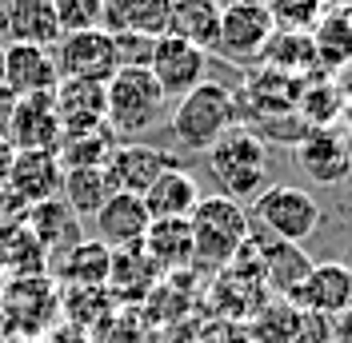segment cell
Listing matches in <instances>:
<instances>
[{"mask_svg":"<svg viewBox=\"0 0 352 343\" xmlns=\"http://www.w3.org/2000/svg\"><path fill=\"white\" fill-rule=\"evenodd\" d=\"M173 0H100V28L136 32V36H164L168 32Z\"/></svg>","mask_w":352,"mask_h":343,"instance_id":"cell-23","label":"cell"},{"mask_svg":"<svg viewBox=\"0 0 352 343\" xmlns=\"http://www.w3.org/2000/svg\"><path fill=\"white\" fill-rule=\"evenodd\" d=\"M329 8H349V0H324Z\"/></svg>","mask_w":352,"mask_h":343,"instance_id":"cell-43","label":"cell"},{"mask_svg":"<svg viewBox=\"0 0 352 343\" xmlns=\"http://www.w3.org/2000/svg\"><path fill=\"white\" fill-rule=\"evenodd\" d=\"M340 124H344V136L352 140V104H344V112H340Z\"/></svg>","mask_w":352,"mask_h":343,"instance_id":"cell-40","label":"cell"},{"mask_svg":"<svg viewBox=\"0 0 352 343\" xmlns=\"http://www.w3.org/2000/svg\"><path fill=\"white\" fill-rule=\"evenodd\" d=\"M60 180H65V168H60L56 152L28 148V152L12 156V168H8L4 188H8V196L21 208H32V204H44V200H56L60 196Z\"/></svg>","mask_w":352,"mask_h":343,"instance_id":"cell-13","label":"cell"},{"mask_svg":"<svg viewBox=\"0 0 352 343\" xmlns=\"http://www.w3.org/2000/svg\"><path fill=\"white\" fill-rule=\"evenodd\" d=\"M116 148V132L112 128H92V132H65L56 140V160L60 168H104V160Z\"/></svg>","mask_w":352,"mask_h":343,"instance_id":"cell-31","label":"cell"},{"mask_svg":"<svg viewBox=\"0 0 352 343\" xmlns=\"http://www.w3.org/2000/svg\"><path fill=\"white\" fill-rule=\"evenodd\" d=\"M48 343H88V335L80 331V327H72V323H68V327H60V331H52Z\"/></svg>","mask_w":352,"mask_h":343,"instance_id":"cell-39","label":"cell"},{"mask_svg":"<svg viewBox=\"0 0 352 343\" xmlns=\"http://www.w3.org/2000/svg\"><path fill=\"white\" fill-rule=\"evenodd\" d=\"M176 160L164 148H153V144H116L112 156L104 160V176H109L112 192H132V196H144V188L153 184L164 168H173Z\"/></svg>","mask_w":352,"mask_h":343,"instance_id":"cell-15","label":"cell"},{"mask_svg":"<svg viewBox=\"0 0 352 343\" xmlns=\"http://www.w3.org/2000/svg\"><path fill=\"white\" fill-rule=\"evenodd\" d=\"M0 92H4V44H0Z\"/></svg>","mask_w":352,"mask_h":343,"instance_id":"cell-42","label":"cell"},{"mask_svg":"<svg viewBox=\"0 0 352 343\" xmlns=\"http://www.w3.org/2000/svg\"><path fill=\"white\" fill-rule=\"evenodd\" d=\"M296 112L308 128H336L340 124V112H344V100L332 84L329 76H312L300 88V100H296Z\"/></svg>","mask_w":352,"mask_h":343,"instance_id":"cell-33","label":"cell"},{"mask_svg":"<svg viewBox=\"0 0 352 343\" xmlns=\"http://www.w3.org/2000/svg\"><path fill=\"white\" fill-rule=\"evenodd\" d=\"M12 156H16V148H12V140L0 132V184L8 180V168H12Z\"/></svg>","mask_w":352,"mask_h":343,"instance_id":"cell-38","label":"cell"},{"mask_svg":"<svg viewBox=\"0 0 352 343\" xmlns=\"http://www.w3.org/2000/svg\"><path fill=\"white\" fill-rule=\"evenodd\" d=\"M60 311V287L52 276H16L4 279L0 287V316H4V335L16 340H36L48 335V327Z\"/></svg>","mask_w":352,"mask_h":343,"instance_id":"cell-6","label":"cell"},{"mask_svg":"<svg viewBox=\"0 0 352 343\" xmlns=\"http://www.w3.org/2000/svg\"><path fill=\"white\" fill-rule=\"evenodd\" d=\"M340 188H344V200H349V208H352V164L344 172V180H340Z\"/></svg>","mask_w":352,"mask_h":343,"instance_id":"cell-41","label":"cell"},{"mask_svg":"<svg viewBox=\"0 0 352 343\" xmlns=\"http://www.w3.org/2000/svg\"><path fill=\"white\" fill-rule=\"evenodd\" d=\"M312 48H316V64L324 76H332L340 64L352 60V8H329L320 24L312 28Z\"/></svg>","mask_w":352,"mask_h":343,"instance_id":"cell-28","label":"cell"},{"mask_svg":"<svg viewBox=\"0 0 352 343\" xmlns=\"http://www.w3.org/2000/svg\"><path fill=\"white\" fill-rule=\"evenodd\" d=\"M188 228H192V263L224 268L252 239V215L228 196H200V204L188 215Z\"/></svg>","mask_w":352,"mask_h":343,"instance_id":"cell-2","label":"cell"},{"mask_svg":"<svg viewBox=\"0 0 352 343\" xmlns=\"http://www.w3.org/2000/svg\"><path fill=\"white\" fill-rule=\"evenodd\" d=\"M300 88L305 80L292 76V72H280V68H256L248 76L244 92H236V108L252 124L261 120H272V116H285V112H296V100H300Z\"/></svg>","mask_w":352,"mask_h":343,"instance_id":"cell-14","label":"cell"},{"mask_svg":"<svg viewBox=\"0 0 352 343\" xmlns=\"http://www.w3.org/2000/svg\"><path fill=\"white\" fill-rule=\"evenodd\" d=\"M236 92L220 80H204L173 108V136L184 152H208L228 128H236Z\"/></svg>","mask_w":352,"mask_h":343,"instance_id":"cell-3","label":"cell"},{"mask_svg":"<svg viewBox=\"0 0 352 343\" xmlns=\"http://www.w3.org/2000/svg\"><path fill=\"white\" fill-rule=\"evenodd\" d=\"M0 268L4 276H48V256H44L36 232L28 228V220L16 215L8 224H0Z\"/></svg>","mask_w":352,"mask_h":343,"instance_id":"cell-24","label":"cell"},{"mask_svg":"<svg viewBox=\"0 0 352 343\" xmlns=\"http://www.w3.org/2000/svg\"><path fill=\"white\" fill-rule=\"evenodd\" d=\"M244 4H268V0H244Z\"/></svg>","mask_w":352,"mask_h":343,"instance_id":"cell-45","label":"cell"},{"mask_svg":"<svg viewBox=\"0 0 352 343\" xmlns=\"http://www.w3.org/2000/svg\"><path fill=\"white\" fill-rule=\"evenodd\" d=\"M292 303H300L312 316H324V320L340 323L352 311V272H349V263H340V259L312 263L305 283L296 287Z\"/></svg>","mask_w":352,"mask_h":343,"instance_id":"cell-12","label":"cell"},{"mask_svg":"<svg viewBox=\"0 0 352 343\" xmlns=\"http://www.w3.org/2000/svg\"><path fill=\"white\" fill-rule=\"evenodd\" d=\"M56 116H60V136L65 132H92L109 128V96L96 80H60L52 88Z\"/></svg>","mask_w":352,"mask_h":343,"instance_id":"cell-16","label":"cell"},{"mask_svg":"<svg viewBox=\"0 0 352 343\" xmlns=\"http://www.w3.org/2000/svg\"><path fill=\"white\" fill-rule=\"evenodd\" d=\"M252 228L264 236L288 239V244H308V236H316L320 228V204L305 192V188H288V184H268L256 200H252Z\"/></svg>","mask_w":352,"mask_h":343,"instance_id":"cell-5","label":"cell"},{"mask_svg":"<svg viewBox=\"0 0 352 343\" xmlns=\"http://www.w3.org/2000/svg\"><path fill=\"white\" fill-rule=\"evenodd\" d=\"M16 215H24V208L8 196V188L0 184V224H8V220H16Z\"/></svg>","mask_w":352,"mask_h":343,"instance_id":"cell-37","label":"cell"},{"mask_svg":"<svg viewBox=\"0 0 352 343\" xmlns=\"http://www.w3.org/2000/svg\"><path fill=\"white\" fill-rule=\"evenodd\" d=\"M349 272H352V256H349Z\"/></svg>","mask_w":352,"mask_h":343,"instance_id":"cell-48","label":"cell"},{"mask_svg":"<svg viewBox=\"0 0 352 343\" xmlns=\"http://www.w3.org/2000/svg\"><path fill=\"white\" fill-rule=\"evenodd\" d=\"M4 279H8V276H4V268H0V287H4Z\"/></svg>","mask_w":352,"mask_h":343,"instance_id":"cell-46","label":"cell"},{"mask_svg":"<svg viewBox=\"0 0 352 343\" xmlns=\"http://www.w3.org/2000/svg\"><path fill=\"white\" fill-rule=\"evenodd\" d=\"M92 224H96V239L104 244V248H132V244H140L144 232H148V208H144V200L132 192H112L104 204H100V212L92 215Z\"/></svg>","mask_w":352,"mask_h":343,"instance_id":"cell-19","label":"cell"},{"mask_svg":"<svg viewBox=\"0 0 352 343\" xmlns=\"http://www.w3.org/2000/svg\"><path fill=\"white\" fill-rule=\"evenodd\" d=\"M140 248L156 263V272H176V268L192 263V228H188V220H153Z\"/></svg>","mask_w":352,"mask_h":343,"instance_id":"cell-26","label":"cell"},{"mask_svg":"<svg viewBox=\"0 0 352 343\" xmlns=\"http://www.w3.org/2000/svg\"><path fill=\"white\" fill-rule=\"evenodd\" d=\"M148 72L153 80L164 88L168 100H180L184 92H192L197 84L208 80V52L197 44L180 40L173 32L153 40V56H148Z\"/></svg>","mask_w":352,"mask_h":343,"instance_id":"cell-9","label":"cell"},{"mask_svg":"<svg viewBox=\"0 0 352 343\" xmlns=\"http://www.w3.org/2000/svg\"><path fill=\"white\" fill-rule=\"evenodd\" d=\"M60 84L52 48L41 44H4V92L28 96V92H52Z\"/></svg>","mask_w":352,"mask_h":343,"instance_id":"cell-18","label":"cell"},{"mask_svg":"<svg viewBox=\"0 0 352 343\" xmlns=\"http://www.w3.org/2000/svg\"><path fill=\"white\" fill-rule=\"evenodd\" d=\"M208 168H212V180L220 184V196L244 204L268 188L272 152L252 128H228L208 148Z\"/></svg>","mask_w":352,"mask_h":343,"instance_id":"cell-1","label":"cell"},{"mask_svg":"<svg viewBox=\"0 0 352 343\" xmlns=\"http://www.w3.org/2000/svg\"><path fill=\"white\" fill-rule=\"evenodd\" d=\"M252 239L261 244V248H256L261 276H268V283H272L285 300H292V296H296V287L305 283L308 268H312L305 244H288V239L264 236V232H256V228H252Z\"/></svg>","mask_w":352,"mask_h":343,"instance_id":"cell-20","label":"cell"},{"mask_svg":"<svg viewBox=\"0 0 352 343\" xmlns=\"http://www.w3.org/2000/svg\"><path fill=\"white\" fill-rule=\"evenodd\" d=\"M24 220H28V228L36 232L44 256H48V276H52V263L65 256L72 244H80V239H85V220L72 212L60 196H56V200H44V204H32V208H24Z\"/></svg>","mask_w":352,"mask_h":343,"instance_id":"cell-17","label":"cell"},{"mask_svg":"<svg viewBox=\"0 0 352 343\" xmlns=\"http://www.w3.org/2000/svg\"><path fill=\"white\" fill-rule=\"evenodd\" d=\"M329 80L336 84L340 100H344V104H352V60H349V64H340V68H336V72H332Z\"/></svg>","mask_w":352,"mask_h":343,"instance_id":"cell-36","label":"cell"},{"mask_svg":"<svg viewBox=\"0 0 352 343\" xmlns=\"http://www.w3.org/2000/svg\"><path fill=\"white\" fill-rule=\"evenodd\" d=\"M261 64L292 72V76H300V80L324 76L320 64H316V48H312V36H308V32H280V28H272V36H268V44H264Z\"/></svg>","mask_w":352,"mask_h":343,"instance_id":"cell-29","label":"cell"},{"mask_svg":"<svg viewBox=\"0 0 352 343\" xmlns=\"http://www.w3.org/2000/svg\"><path fill=\"white\" fill-rule=\"evenodd\" d=\"M264 8L272 16V28H280V32H308V36L320 24V16L329 12L324 0H268Z\"/></svg>","mask_w":352,"mask_h":343,"instance_id":"cell-34","label":"cell"},{"mask_svg":"<svg viewBox=\"0 0 352 343\" xmlns=\"http://www.w3.org/2000/svg\"><path fill=\"white\" fill-rule=\"evenodd\" d=\"M104 96H109V128L116 136L148 132L168 108V96L148 68H116V76L104 84Z\"/></svg>","mask_w":352,"mask_h":343,"instance_id":"cell-4","label":"cell"},{"mask_svg":"<svg viewBox=\"0 0 352 343\" xmlns=\"http://www.w3.org/2000/svg\"><path fill=\"white\" fill-rule=\"evenodd\" d=\"M220 8H224L220 0H173L168 32L204 48V52H212L217 32H220Z\"/></svg>","mask_w":352,"mask_h":343,"instance_id":"cell-27","label":"cell"},{"mask_svg":"<svg viewBox=\"0 0 352 343\" xmlns=\"http://www.w3.org/2000/svg\"><path fill=\"white\" fill-rule=\"evenodd\" d=\"M153 276H156V263L144 256L140 244L132 248H116L112 252V263H109V296H120V300H136L153 287Z\"/></svg>","mask_w":352,"mask_h":343,"instance_id":"cell-30","label":"cell"},{"mask_svg":"<svg viewBox=\"0 0 352 343\" xmlns=\"http://www.w3.org/2000/svg\"><path fill=\"white\" fill-rule=\"evenodd\" d=\"M109 196H112V184H109V176H104V168H68L65 180H60V200L80 220L85 215L92 220Z\"/></svg>","mask_w":352,"mask_h":343,"instance_id":"cell-32","label":"cell"},{"mask_svg":"<svg viewBox=\"0 0 352 343\" xmlns=\"http://www.w3.org/2000/svg\"><path fill=\"white\" fill-rule=\"evenodd\" d=\"M56 16H60L65 32L96 28L100 24V0H56Z\"/></svg>","mask_w":352,"mask_h":343,"instance_id":"cell-35","label":"cell"},{"mask_svg":"<svg viewBox=\"0 0 352 343\" xmlns=\"http://www.w3.org/2000/svg\"><path fill=\"white\" fill-rule=\"evenodd\" d=\"M109 263H112V248L85 236L52 263V272L60 276L65 287H104L109 283Z\"/></svg>","mask_w":352,"mask_h":343,"instance_id":"cell-25","label":"cell"},{"mask_svg":"<svg viewBox=\"0 0 352 343\" xmlns=\"http://www.w3.org/2000/svg\"><path fill=\"white\" fill-rule=\"evenodd\" d=\"M144 208H148V220H188L192 208L200 204V188H197V176L188 168H164L153 184L144 188Z\"/></svg>","mask_w":352,"mask_h":343,"instance_id":"cell-22","label":"cell"},{"mask_svg":"<svg viewBox=\"0 0 352 343\" xmlns=\"http://www.w3.org/2000/svg\"><path fill=\"white\" fill-rule=\"evenodd\" d=\"M65 36L60 16H56V0H8L4 12V40L8 44H52Z\"/></svg>","mask_w":352,"mask_h":343,"instance_id":"cell-21","label":"cell"},{"mask_svg":"<svg viewBox=\"0 0 352 343\" xmlns=\"http://www.w3.org/2000/svg\"><path fill=\"white\" fill-rule=\"evenodd\" d=\"M0 132L12 140V148L16 152L56 148V140H60V116H56V100H52V92L8 96V112H4V128Z\"/></svg>","mask_w":352,"mask_h":343,"instance_id":"cell-10","label":"cell"},{"mask_svg":"<svg viewBox=\"0 0 352 343\" xmlns=\"http://www.w3.org/2000/svg\"><path fill=\"white\" fill-rule=\"evenodd\" d=\"M0 343H32V340H16V335H0Z\"/></svg>","mask_w":352,"mask_h":343,"instance_id":"cell-44","label":"cell"},{"mask_svg":"<svg viewBox=\"0 0 352 343\" xmlns=\"http://www.w3.org/2000/svg\"><path fill=\"white\" fill-rule=\"evenodd\" d=\"M0 335H4V316H0Z\"/></svg>","mask_w":352,"mask_h":343,"instance_id":"cell-47","label":"cell"},{"mask_svg":"<svg viewBox=\"0 0 352 343\" xmlns=\"http://www.w3.org/2000/svg\"><path fill=\"white\" fill-rule=\"evenodd\" d=\"M56 76L60 80H96V84H109L116 76V40H112L109 28H80V32H65L56 40Z\"/></svg>","mask_w":352,"mask_h":343,"instance_id":"cell-7","label":"cell"},{"mask_svg":"<svg viewBox=\"0 0 352 343\" xmlns=\"http://www.w3.org/2000/svg\"><path fill=\"white\" fill-rule=\"evenodd\" d=\"M272 36V16L264 4H244V0H232L220 8V32L212 52L232 60L241 68H252L264 60V44Z\"/></svg>","mask_w":352,"mask_h":343,"instance_id":"cell-8","label":"cell"},{"mask_svg":"<svg viewBox=\"0 0 352 343\" xmlns=\"http://www.w3.org/2000/svg\"><path fill=\"white\" fill-rule=\"evenodd\" d=\"M296 164L312 184L320 188H340L344 172L352 164V140L340 128H308L296 144Z\"/></svg>","mask_w":352,"mask_h":343,"instance_id":"cell-11","label":"cell"}]
</instances>
